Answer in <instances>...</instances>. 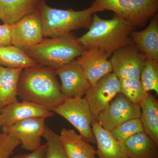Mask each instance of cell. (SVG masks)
I'll return each mask as SVG.
<instances>
[{
  "instance_id": "1",
  "label": "cell",
  "mask_w": 158,
  "mask_h": 158,
  "mask_svg": "<svg viewBox=\"0 0 158 158\" xmlns=\"http://www.w3.org/2000/svg\"><path fill=\"white\" fill-rule=\"evenodd\" d=\"M56 76L55 70L43 65L24 69L18 84V96L52 111L66 99Z\"/></svg>"
},
{
  "instance_id": "2",
  "label": "cell",
  "mask_w": 158,
  "mask_h": 158,
  "mask_svg": "<svg viewBox=\"0 0 158 158\" xmlns=\"http://www.w3.org/2000/svg\"><path fill=\"white\" fill-rule=\"evenodd\" d=\"M134 28L116 15L111 19H105L95 13L89 31L78 40L85 50L98 49L110 56L118 49L134 44L131 34Z\"/></svg>"
},
{
  "instance_id": "3",
  "label": "cell",
  "mask_w": 158,
  "mask_h": 158,
  "mask_svg": "<svg viewBox=\"0 0 158 158\" xmlns=\"http://www.w3.org/2000/svg\"><path fill=\"white\" fill-rule=\"evenodd\" d=\"M37 11L41 17L44 37L54 38L67 35L73 30L89 28L93 15L104 10L93 3L81 11L57 9L49 6L44 0Z\"/></svg>"
},
{
  "instance_id": "4",
  "label": "cell",
  "mask_w": 158,
  "mask_h": 158,
  "mask_svg": "<svg viewBox=\"0 0 158 158\" xmlns=\"http://www.w3.org/2000/svg\"><path fill=\"white\" fill-rule=\"evenodd\" d=\"M85 49L71 33L61 37L44 38L24 51L37 65L56 70L74 61Z\"/></svg>"
},
{
  "instance_id": "5",
  "label": "cell",
  "mask_w": 158,
  "mask_h": 158,
  "mask_svg": "<svg viewBox=\"0 0 158 158\" xmlns=\"http://www.w3.org/2000/svg\"><path fill=\"white\" fill-rule=\"evenodd\" d=\"M105 10L140 27L157 14L158 0H93L92 2Z\"/></svg>"
},
{
  "instance_id": "6",
  "label": "cell",
  "mask_w": 158,
  "mask_h": 158,
  "mask_svg": "<svg viewBox=\"0 0 158 158\" xmlns=\"http://www.w3.org/2000/svg\"><path fill=\"white\" fill-rule=\"evenodd\" d=\"M51 111L70 123L86 141L96 144L91 128V123L95 119L85 98H66Z\"/></svg>"
},
{
  "instance_id": "7",
  "label": "cell",
  "mask_w": 158,
  "mask_h": 158,
  "mask_svg": "<svg viewBox=\"0 0 158 158\" xmlns=\"http://www.w3.org/2000/svg\"><path fill=\"white\" fill-rule=\"evenodd\" d=\"M114 98L96 119L102 127L110 132L124 122L140 118L141 114L140 106L130 101L121 93Z\"/></svg>"
},
{
  "instance_id": "8",
  "label": "cell",
  "mask_w": 158,
  "mask_h": 158,
  "mask_svg": "<svg viewBox=\"0 0 158 158\" xmlns=\"http://www.w3.org/2000/svg\"><path fill=\"white\" fill-rule=\"evenodd\" d=\"M120 93V81L113 73L103 77L94 85H90L85 94V98L88 102L95 120L99 114Z\"/></svg>"
},
{
  "instance_id": "9",
  "label": "cell",
  "mask_w": 158,
  "mask_h": 158,
  "mask_svg": "<svg viewBox=\"0 0 158 158\" xmlns=\"http://www.w3.org/2000/svg\"><path fill=\"white\" fill-rule=\"evenodd\" d=\"M44 37L41 17L37 10L11 26V45L23 52L39 43Z\"/></svg>"
},
{
  "instance_id": "10",
  "label": "cell",
  "mask_w": 158,
  "mask_h": 158,
  "mask_svg": "<svg viewBox=\"0 0 158 158\" xmlns=\"http://www.w3.org/2000/svg\"><path fill=\"white\" fill-rule=\"evenodd\" d=\"M46 118H31L23 119L9 126L2 127V132L17 138L22 148L34 151L41 144L45 129Z\"/></svg>"
},
{
  "instance_id": "11",
  "label": "cell",
  "mask_w": 158,
  "mask_h": 158,
  "mask_svg": "<svg viewBox=\"0 0 158 158\" xmlns=\"http://www.w3.org/2000/svg\"><path fill=\"white\" fill-rule=\"evenodd\" d=\"M146 58L134 44L118 49L112 54L110 60L113 73L118 79H140Z\"/></svg>"
},
{
  "instance_id": "12",
  "label": "cell",
  "mask_w": 158,
  "mask_h": 158,
  "mask_svg": "<svg viewBox=\"0 0 158 158\" xmlns=\"http://www.w3.org/2000/svg\"><path fill=\"white\" fill-rule=\"evenodd\" d=\"M62 82L61 92L66 98H81L90 86L81 65L73 61L56 69Z\"/></svg>"
},
{
  "instance_id": "13",
  "label": "cell",
  "mask_w": 158,
  "mask_h": 158,
  "mask_svg": "<svg viewBox=\"0 0 158 158\" xmlns=\"http://www.w3.org/2000/svg\"><path fill=\"white\" fill-rule=\"evenodd\" d=\"M109 55L96 48L85 50L77 62L81 66L90 85H94L106 75L113 72Z\"/></svg>"
},
{
  "instance_id": "14",
  "label": "cell",
  "mask_w": 158,
  "mask_h": 158,
  "mask_svg": "<svg viewBox=\"0 0 158 158\" xmlns=\"http://www.w3.org/2000/svg\"><path fill=\"white\" fill-rule=\"evenodd\" d=\"M2 127L9 126L18 122L31 118H47L52 117L54 113L40 105L24 101L15 102L0 110Z\"/></svg>"
},
{
  "instance_id": "15",
  "label": "cell",
  "mask_w": 158,
  "mask_h": 158,
  "mask_svg": "<svg viewBox=\"0 0 158 158\" xmlns=\"http://www.w3.org/2000/svg\"><path fill=\"white\" fill-rule=\"evenodd\" d=\"M99 158H129L123 142L117 141L111 132L102 127L96 120L91 123Z\"/></svg>"
},
{
  "instance_id": "16",
  "label": "cell",
  "mask_w": 158,
  "mask_h": 158,
  "mask_svg": "<svg viewBox=\"0 0 158 158\" xmlns=\"http://www.w3.org/2000/svg\"><path fill=\"white\" fill-rule=\"evenodd\" d=\"M133 44L146 59L158 62V15L150 20L146 28L133 31L131 34Z\"/></svg>"
},
{
  "instance_id": "17",
  "label": "cell",
  "mask_w": 158,
  "mask_h": 158,
  "mask_svg": "<svg viewBox=\"0 0 158 158\" xmlns=\"http://www.w3.org/2000/svg\"><path fill=\"white\" fill-rule=\"evenodd\" d=\"M44 0H0V19L11 26L37 11Z\"/></svg>"
},
{
  "instance_id": "18",
  "label": "cell",
  "mask_w": 158,
  "mask_h": 158,
  "mask_svg": "<svg viewBox=\"0 0 158 158\" xmlns=\"http://www.w3.org/2000/svg\"><path fill=\"white\" fill-rule=\"evenodd\" d=\"M59 136L69 158H97L95 148L74 130L63 127Z\"/></svg>"
},
{
  "instance_id": "19",
  "label": "cell",
  "mask_w": 158,
  "mask_h": 158,
  "mask_svg": "<svg viewBox=\"0 0 158 158\" xmlns=\"http://www.w3.org/2000/svg\"><path fill=\"white\" fill-rule=\"evenodd\" d=\"M23 69L9 68L0 65V110L18 101L17 87Z\"/></svg>"
},
{
  "instance_id": "20",
  "label": "cell",
  "mask_w": 158,
  "mask_h": 158,
  "mask_svg": "<svg viewBox=\"0 0 158 158\" xmlns=\"http://www.w3.org/2000/svg\"><path fill=\"white\" fill-rule=\"evenodd\" d=\"M129 158H158V146L144 131L123 142Z\"/></svg>"
},
{
  "instance_id": "21",
  "label": "cell",
  "mask_w": 158,
  "mask_h": 158,
  "mask_svg": "<svg viewBox=\"0 0 158 158\" xmlns=\"http://www.w3.org/2000/svg\"><path fill=\"white\" fill-rule=\"evenodd\" d=\"M140 119L144 132L158 146V102L157 100L148 94L140 105Z\"/></svg>"
},
{
  "instance_id": "22",
  "label": "cell",
  "mask_w": 158,
  "mask_h": 158,
  "mask_svg": "<svg viewBox=\"0 0 158 158\" xmlns=\"http://www.w3.org/2000/svg\"><path fill=\"white\" fill-rule=\"evenodd\" d=\"M0 65L9 68L26 69L37 65L23 50L14 45L0 46Z\"/></svg>"
},
{
  "instance_id": "23",
  "label": "cell",
  "mask_w": 158,
  "mask_h": 158,
  "mask_svg": "<svg viewBox=\"0 0 158 158\" xmlns=\"http://www.w3.org/2000/svg\"><path fill=\"white\" fill-rule=\"evenodd\" d=\"M118 79L121 93L130 101L140 106L148 94L144 89L140 79L132 78Z\"/></svg>"
},
{
  "instance_id": "24",
  "label": "cell",
  "mask_w": 158,
  "mask_h": 158,
  "mask_svg": "<svg viewBox=\"0 0 158 158\" xmlns=\"http://www.w3.org/2000/svg\"><path fill=\"white\" fill-rule=\"evenodd\" d=\"M43 137L46 140L45 158H69L59 135L46 125Z\"/></svg>"
},
{
  "instance_id": "25",
  "label": "cell",
  "mask_w": 158,
  "mask_h": 158,
  "mask_svg": "<svg viewBox=\"0 0 158 158\" xmlns=\"http://www.w3.org/2000/svg\"><path fill=\"white\" fill-rule=\"evenodd\" d=\"M140 80L147 92L154 90L158 95V62L153 59H146Z\"/></svg>"
},
{
  "instance_id": "26",
  "label": "cell",
  "mask_w": 158,
  "mask_h": 158,
  "mask_svg": "<svg viewBox=\"0 0 158 158\" xmlns=\"http://www.w3.org/2000/svg\"><path fill=\"white\" fill-rule=\"evenodd\" d=\"M143 131L141 119L136 118L124 122L112 130L111 133L116 140L123 143L131 136Z\"/></svg>"
},
{
  "instance_id": "27",
  "label": "cell",
  "mask_w": 158,
  "mask_h": 158,
  "mask_svg": "<svg viewBox=\"0 0 158 158\" xmlns=\"http://www.w3.org/2000/svg\"><path fill=\"white\" fill-rule=\"evenodd\" d=\"M21 143L17 138L6 135L0 134V158H10L15 150Z\"/></svg>"
},
{
  "instance_id": "28",
  "label": "cell",
  "mask_w": 158,
  "mask_h": 158,
  "mask_svg": "<svg viewBox=\"0 0 158 158\" xmlns=\"http://www.w3.org/2000/svg\"><path fill=\"white\" fill-rule=\"evenodd\" d=\"M11 26L0 25V46L11 45Z\"/></svg>"
},
{
  "instance_id": "29",
  "label": "cell",
  "mask_w": 158,
  "mask_h": 158,
  "mask_svg": "<svg viewBox=\"0 0 158 158\" xmlns=\"http://www.w3.org/2000/svg\"><path fill=\"white\" fill-rule=\"evenodd\" d=\"M47 144H42L41 146L34 151L28 154L17 155L10 158H45Z\"/></svg>"
},
{
  "instance_id": "30",
  "label": "cell",
  "mask_w": 158,
  "mask_h": 158,
  "mask_svg": "<svg viewBox=\"0 0 158 158\" xmlns=\"http://www.w3.org/2000/svg\"><path fill=\"white\" fill-rule=\"evenodd\" d=\"M2 124L1 122V113H0V134H1V130L2 129Z\"/></svg>"
}]
</instances>
